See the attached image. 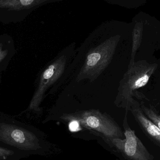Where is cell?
<instances>
[{
    "label": "cell",
    "mask_w": 160,
    "mask_h": 160,
    "mask_svg": "<svg viewBox=\"0 0 160 160\" xmlns=\"http://www.w3.org/2000/svg\"><path fill=\"white\" fill-rule=\"evenodd\" d=\"M124 139L114 138L106 143L114 148L127 159L129 160H154L153 156L148 152L142 141L136 136L128 124L127 115L123 124Z\"/></svg>",
    "instance_id": "3"
},
{
    "label": "cell",
    "mask_w": 160,
    "mask_h": 160,
    "mask_svg": "<svg viewBox=\"0 0 160 160\" xmlns=\"http://www.w3.org/2000/svg\"><path fill=\"white\" fill-rule=\"evenodd\" d=\"M5 54H6V53H4L2 51H1V49H0V61L1 60H2V59H3V58L4 57Z\"/></svg>",
    "instance_id": "11"
},
{
    "label": "cell",
    "mask_w": 160,
    "mask_h": 160,
    "mask_svg": "<svg viewBox=\"0 0 160 160\" xmlns=\"http://www.w3.org/2000/svg\"><path fill=\"white\" fill-rule=\"evenodd\" d=\"M57 0H0V8L9 10L29 9Z\"/></svg>",
    "instance_id": "7"
},
{
    "label": "cell",
    "mask_w": 160,
    "mask_h": 160,
    "mask_svg": "<svg viewBox=\"0 0 160 160\" xmlns=\"http://www.w3.org/2000/svg\"><path fill=\"white\" fill-rule=\"evenodd\" d=\"M79 124L76 121H72L69 122V126L70 130L72 131H77L79 127Z\"/></svg>",
    "instance_id": "10"
},
{
    "label": "cell",
    "mask_w": 160,
    "mask_h": 160,
    "mask_svg": "<svg viewBox=\"0 0 160 160\" xmlns=\"http://www.w3.org/2000/svg\"><path fill=\"white\" fill-rule=\"evenodd\" d=\"M60 118L68 123L78 122L81 126L100 137L106 143L114 138L122 139L124 135L113 118L106 113H102L98 110H83L63 114Z\"/></svg>",
    "instance_id": "1"
},
{
    "label": "cell",
    "mask_w": 160,
    "mask_h": 160,
    "mask_svg": "<svg viewBox=\"0 0 160 160\" xmlns=\"http://www.w3.org/2000/svg\"><path fill=\"white\" fill-rule=\"evenodd\" d=\"M69 57L66 53H62L52 61L41 72L36 91L29 106V109L39 111V106L47 90L62 77L64 72Z\"/></svg>",
    "instance_id": "4"
},
{
    "label": "cell",
    "mask_w": 160,
    "mask_h": 160,
    "mask_svg": "<svg viewBox=\"0 0 160 160\" xmlns=\"http://www.w3.org/2000/svg\"><path fill=\"white\" fill-rule=\"evenodd\" d=\"M0 141L24 150H36L40 147L39 140L32 132L14 125H0Z\"/></svg>",
    "instance_id": "5"
},
{
    "label": "cell",
    "mask_w": 160,
    "mask_h": 160,
    "mask_svg": "<svg viewBox=\"0 0 160 160\" xmlns=\"http://www.w3.org/2000/svg\"><path fill=\"white\" fill-rule=\"evenodd\" d=\"M119 39L118 36L102 39V41L89 49L84 56L77 80H96L107 67L112 60Z\"/></svg>",
    "instance_id": "2"
},
{
    "label": "cell",
    "mask_w": 160,
    "mask_h": 160,
    "mask_svg": "<svg viewBox=\"0 0 160 160\" xmlns=\"http://www.w3.org/2000/svg\"><path fill=\"white\" fill-rule=\"evenodd\" d=\"M142 111L145 116L160 130V115L153 110L146 107H143Z\"/></svg>",
    "instance_id": "8"
},
{
    "label": "cell",
    "mask_w": 160,
    "mask_h": 160,
    "mask_svg": "<svg viewBox=\"0 0 160 160\" xmlns=\"http://www.w3.org/2000/svg\"><path fill=\"white\" fill-rule=\"evenodd\" d=\"M14 154V152L11 150L0 147V159H5L7 157Z\"/></svg>",
    "instance_id": "9"
},
{
    "label": "cell",
    "mask_w": 160,
    "mask_h": 160,
    "mask_svg": "<svg viewBox=\"0 0 160 160\" xmlns=\"http://www.w3.org/2000/svg\"><path fill=\"white\" fill-rule=\"evenodd\" d=\"M131 111L145 133L160 146V130L158 127L145 116L140 109L132 107Z\"/></svg>",
    "instance_id": "6"
}]
</instances>
